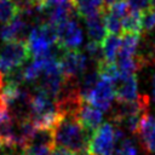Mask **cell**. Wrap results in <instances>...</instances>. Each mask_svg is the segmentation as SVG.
<instances>
[{
    "mask_svg": "<svg viewBox=\"0 0 155 155\" xmlns=\"http://www.w3.org/2000/svg\"><path fill=\"white\" fill-rule=\"evenodd\" d=\"M52 133L54 147H62L73 153L88 150L93 134L75 116H62L53 127Z\"/></svg>",
    "mask_w": 155,
    "mask_h": 155,
    "instance_id": "cell-1",
    "label": "cell"
},
{
    "mask_svg": "<svg viewBox=\"0 0 155 155\" xmlns=\"http://www.w3.org/2000/svg\"><path fill=\"white\" fill-rule=\"evenodd\" d=\"M31 52L27 40H16L5 42L0 52V70L6 73L15 68H19L29 59Z\"/></svg>",
    "mask_w": 155,
    "mask_h": 155,
    "instance_id": "cell-2",
    "label": "cell"
},
{
    "mask_svg": "<svg viewBox=\"0 0 155 155\" xmlns=\"http://www.w3.org/2000/svg\"><path fill=\"white\" fill-rule=\"evenodd\" d=\"M149 110V96L139 94L134 101L117 102L111 107V121L115 125H119L121 121L132 117V116H143L148 114Z\"/></svg>",
    "mask_w": 155,
    "mask_h": 155,
    "instance_id": "cell-3",
    "label": "cell"
},
{
    "mask_svg": "<svg viewBox=\"0 0 155 155\" xmlns=\"http://www.w3.org/2000/svg\"><path fill=\"white\" fill-rule=\"evenodd\" d=\"M115 144V127L111 122H105L93 132L88 151L92 155H113Z\"/></svg>",
    "mask_w": 155,
    "mask_h": 155,
    "instance_id": "cell-4",
    "label": "cell"
},
{
    "mask_svg": "<svg viewBox=\"0 0 155 155\" xmlns=\"http://www.w3.org/2000/svg\"><path fill=\"white\" fill-rule=\"evenodd\" d=\"M59 64L64 79H80L88 68L86 53L78 50L63 51L59 56Z\"/></svg>",
    "mask_w": 155,
    "mask_h": 155,
    "instance_id": "cell-5",
    "label": "cell"
},
{
    "mask_svg": "<svg viewBox=\"0 0 155 155\" xmlns=\"http://www.w3.org/2000/svg\"><path fill=\"white\" fill-rule=\"evenodd\" d=\"M58 31V41L57 46L64 51L69 50H78V47L81 45L84 35L80 25L74 18H69L61 24L57 25Z\"/></svg>",
    "mask_w": 155,
    "mask_h": 155,
    "instance_id": "cell-6",
    "label": "cell"
},
{
    "mask_svg": "<svg viewBox=\"0 0 155 155\" xmlns=\"http://www.w3.org/2000/svg\"><path fill=\"white\" fill-rule=\"evenodd\" d=\"M111 85L117 102L134 101L139 97L136 74H127L120 71L119 75L111 81Z\"/></svg>",
    "mask_w": 155,
    "mask_h": 155,
    "instance_id": "cell-7",
    "label": "cell"
},
{
    "mask_svg": "<svg viewBox=\"0 0 155 155\" xmlns=\"http://www.w3.org/2000/svg\"><path fill=\"white\" fill-rule=\"evenodd\" d=\"M114 97H115V94H114L111 81L101 76L96 87L91 92L87 102H90L91 104H93L102 111H108L113 107Z\"/></svg>",
    "mask_w": 155,
    "mask_h": 155,
    "instance_id": "cell-8",
    "label": "cell"
},
{
    "mask_svg": "<svg viewBox=\"0 0 155 155\" xmlns=\"http://www.w3.org/2000/svg\"><path fill=\"white\" fill-rule=\"evenodd\" d=\"M31 29H29L28 19L18 13L12 21L2 24L0 28V39L4 42L16 41V40H27Z\"/></svg>",
    "mask_w": 155,
    "mask_h": 155,
    "instance_id": "cell-9",
    "label": "cell"
},
{
    "mask_svg": "<svg viewBox=\"0 0 155 155\" xmlns=\"http://www.w3.org/2000/svg\"><path fill=\"white\" fill-rule=\"evenodd\" d=\"M139 144L148 154H155V116L149 113L142 117L137 132Z\"/></svg>",
    "mask_w": 155,
    "mask_h": 155,
    "instance_id": "cell-10",
    "label": "cell"
},
{
    "mask_svg": "<svg viewBox=\"0 0 155 155\" xmlns=\"http://www.w3.org/2000/svg\"><path fill=\"white\" fill-rule=\"evenodd\" d=\"M76 119L90 131L94 132L98 127H101L103 124V111L99 110L97 107H94L93 104H91L90 102L87 101H84L79 111H78V115H76Z\"/></svg>",
    "mask_w": 155,
    "mask_h": 155,
    "instance_id": "cell-11",
    "label": "cell"
},
{
    "mask_svg": "<svg viewBox=\"0 0 155 155\" xmlns=\"http://www.w3.org/2000/svg\"><path fill=\"white\" fill-rule=\"evenodd\" d=\"M105 11L85 18V24H86V30H87L88 39L92 40V41L99 42V44H102L103 40L107 36V28H105V23H104Z\"/></svg>",
    "mask_w": 155,
    "mask_h": 155,
    "instance_id": "cell-12",
    "label": "cell"
},
{
    "mask_svg": "<svg viewBox=\"0 0 155 155\" xmlns=\"http://www.w3.org/2000/svg\"><path fill=\"white\" fill-rule=\"evenodd\" d=\"M140 45V35L132 33H124L121 36V46L117 58L133 57L137 54V50ZM116 58V59H117Z\"/></svg>",
    "mask_w": 155,
    "mask_h": 155,
    "instance_id": "cell-13",
    "label": "cell"
},
{
    "mask_svg": "<svg viewBox=\"0 0 155 155\" xmlns=\"http://www.w3.org/2000/svg\"><path fill=\"white\" fill-rule=\"evenodd\" d=\"M121 46V36L115 34H109L102 42V50L104 54V59L110 63H115L119 51Z\"/></svg>",
    "mask_w": 155,
    "mask_h": 155,
    "instance_id": "cell-14",
    "label": "cell"
},
{
    "mask_svg": "<svg viewBox=\"0 0 155 155\" xmlns=\"http://www.w3.org/2000/svg\"><path fill=\"white\" fill-rule=\"evenodd\" d=\"M132 33V34H142L143 33V23H142V12L137 10H131L122 18V34Z\"/></svg>",
    "mask_w": 155,
    "mask_h": 155,
    "instance_id": "cell-15",
    "label": "cell"
},
{
    "mask_svg": "<svg viewBox=\"0 0 155 155\" xmlns=\"http://www.w3.org/2000/svg\"><path fill=\"white\" fill-rule=\"evenodd\" d=\"M19 13L13 0H0V23L12 21Z\"/></svg>",
    "mask_w": 155,
    "mask_h": 155,
    "instance_id": "cell-16",
    "label": "cell"
},
{
    "mask_svg": "<svg viewBox=\"0 0 155 155\" xmlns=\"http://www.w3.org/2000/svg\"><path fill=\"white\" fill-rule=\"evenodd\" d=\"M104 23H105L107 31L109 34H115V35L122 34V19L110 13L108 8L104 13Z\"/></svg>",
    "mask_w": 155,
    "mask_h": 155,
    "instance_id": "cell-17",
    "label": "cell"
},
{
    "mask_svg": "<svg viewBox=\"0 0 155 155\" xmlns=\"http://www.w3.org/2000/svg\"><path fill=\"white\" fill-rule=\"evenodd\" d=\"M116 148L114 149L113 155H137V148L126 136L116 142Z\"/></svg>",
    "mask_w": 155,
    "mask_h": 155,
    "instance_id": "cell-18",
    "label": "cell"
},
{
    "mask_svg": "<svg viewBox=\"0 0 155 155\" xmlns=\"http://www.w3.org/2000/svg\"><path fill=\"white\" fill-rule=\"evenodd\" d=\"M108 10H109L110 13H113L116 17L122 19L132 8H131L127 0H115L111 5L108 6Z\"/></svg>",
    "mask_w": 155,
    "mask_h": 155,
    "instance_id": "cell-19",
    "label": "cell"
},
{
    "mask_svg": "<svg viewBox=\"0 0 155 155\" xmlns=\"http://www.w3.org/2000/svg\"><path fill=\"white\" fill-rule=\"evenodd\" d=\"M142 23L145 34H150L155 29V7H149L142 11Z\"/></svg>",
    "mask_w": 155,
    "mask_h": 155,
    "instance_id": "cell-20",
    "label": "cell"
},
{
    "mask_svg": "<svg viewBox=\"0 0 155 155\" xmlns=\"http://www.w3.org/2000/svg\"><path fill=\"white\" fill-rule=\"evenodd\" d=\"M132 10L137 11H144L150 7V0H127Z\"/></svg>",
    "mask_w": 155,
    "mask_h": 155,
    "instance_id": "cell-21",
    "label": "cell"
},
{
    "mask_svg": "<svg viewBox=\"0 0 155 155\" xmlns=\"http://www.w3.org/2000/svg\"><path fill=\"white\" fill-rule=\"evenodd\" d=\"M51 155H74V153L65 148H62V147H54L52 149Z\"/></svg>",
    "mask_w": 155,
    "mask_h": 155,
    "instance_id": "cell-22",
    "label": "cell"
},
{
    "mask_svg": "<svg viewBox=\"0 0 155 155\" xmlns=\"http://www.w3.org/2000/svg\"><path fill=\"white\" fill-rule=\"evenodd\" d=\"M151 96H153V101L155 102V75H153L151 78Z\"/></svg>",
    "mask_w": 155,
    "mask_h": 155,
    "instance_id": "cell-23",
    "label": "cell"
},
{
    "mask_svg": "<svg viewBox=\"0 0 155 155\" xmlns=\"http://www.w3.org/2000/svg\"><path fill=\"white\" fill-rule=\"evenodd\" d=\"M74 155H92L88 150H82V151H78V153H75Z\"/></svg>",
    "mask_w": 155,
    "mask_h": 155,
    "instance_id": "cell-24",
    "label": "cell"
},
{
    "mask_svg": "<svg viewBox=\"0 0 155 155\" xmlns=\"http://www.w3.org/2000/svg\"><path fill=\"white\" fill-rule=\"evenodd\" d=\"M33 2H35L36 5H45V0H33Z\"/></svg>",
    "mask_w": 155,
    "mask_h": 155,
    "instance_id": "cell-25",
    "label": "cell"
},
{
    "mask_svg": "<svg viewBox=\"0 0 155 155\" xmlns=\"http://www.w3.org/2000/svg\"><path fill=\"white\" fill-rule=\"evenodd\" d=\"M114 1H115V0H105V4H107V5L109 6V5H111V4L114 2Z\"/></svg>",
    "mask_w": 155,
    "mask_h": 155,
    "instance_id": "cell-26",
    "label": "cell"
}]
</instances>
